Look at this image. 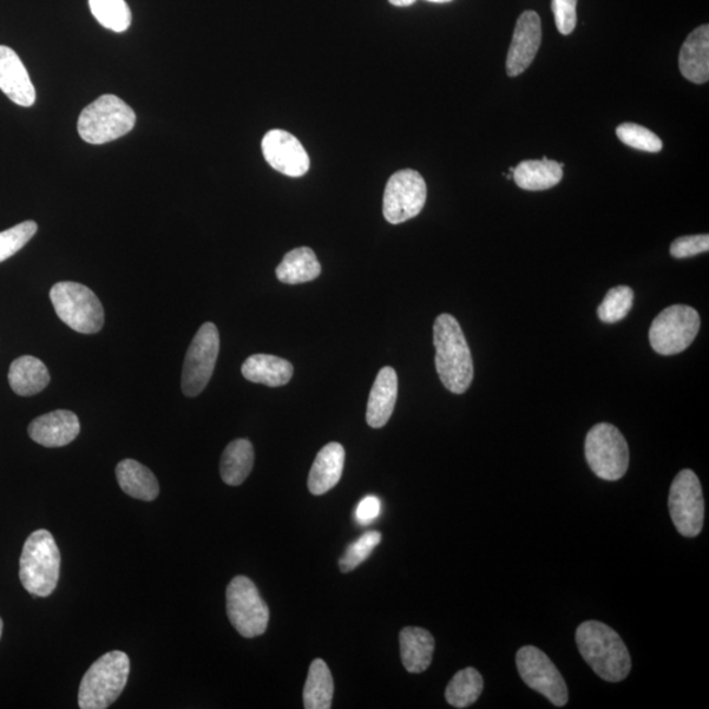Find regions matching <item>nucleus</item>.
Segmentation results:
<instances>
[{
  "mask_svg": "<svg viewBox=\"0 0 709 709\" xmlns=\"http://www.w3.org/2000/svg\"><path fill=\"white\" fill-rule=\"evenodd\" d=\"M634 306V291L627 286H619L609 291L597 307V317L604 324H616L627 317Z\"/></svg>",
  "mask_w": 709,
  "mask_h": 709,
  "instance_id": "obj_31",
  "label": "nucleus"
},
{
  "mask_svg": "<svg viewBox=\"0 0 709 709\" xmlns=\"http://www.w3.org/2000/svg\"><path fill=\"white\" fill-rule=\"evenodd\" d=\"M81 432V423L77 414L69 410H56L33 419L28 433L33 442L46 446V449H58L74 442Z\"/></svg>",
  "mask_w": 709,
  "mask_h": 709,
  "instance_id": "obj_16",
  "label": "nucleus"
},
{
  "mask_svg": "<svg viewBox=\"0 0 709 709\" xmlns=\"http://www.w3.org/2000/svg\"><path fill=\"white\" fill-rule=\"evenodd\" d=\"M116 477L125 495L131 498L151 502L160 495V484L153 472L136 460L127 458L118 463Z\"/></svg>",
  "mask_w": 709,
  "mask_h": 709,
  "instance_id": "obj_22",
  "label": "nucleus"
},
{
  "mask_svg": "<svg viewBox=\"0 0 709 709\" xmlns=\"http://www.w3.org/2000/svg\"><path fill=\"white\" fill-rule=\"evenodd\" d=\"M563 164L548 160L524 161L519 163L512 173L516 186L525 190H545L554 188L561 182Z\"/></svg>",
  "mask_w": 709,
  "mask_h": 709,
  "instance_id": "obj_25",
  "label": "nucleus"
},
{
  "mask_svg": "<svg viewBox=\"0 0 709 709\" xmlns=\"http://www.w3.org/2000/svg\"><path fill=\"white\" fill-rule=\"evenodd\" d=\"M130 673L128 654L114 650L105 653L84 674L79 686L78 705L82 709H105L120 698Z\"/></svg>",
  "mask_w": 709,
  "mask_h": 709,
  "instance_id": "obj_4",
  "label": "nucleus"
},
{
  "mask_svg": "<svg viewBox=\"0 0 709 709\" xmlns=\"http://www.w3.org/2000/svg\"><path fill=\"white\" fill-rule=\"evenodd\" d=\"M576 641L583 660L602 679L616 683L627 678L632 661L613 628L601 621H584L577 629Z\"/></svg>",
  "mask_w": 709,
  "mask_h": 709,
  "instance_id": "obj_2",
  "label": "nucleus"
},
{
  "mask_svg": "<svg viewBox=\"0 0 709 709\" xmlns=\"http://www.w3.org/2000/svg\"><path fill=\"white\" fill-rule=\"evenodd\" d=\"M616 135L627 147L648 151V153H659L663 148L661 138L654 135L652 130L641 127V125L621 124L620 127H617Z\"/></svg>",
  "mask_w": 709,
  "mask_h": 709,
  "instance_id": "obj_32",
  "label": "nucleus"
},
{
  "mask_svg": "<svg viewBox=\"0 0 709 709\" xmlns=\"http://www.w3.org/2000/svg\"><path fill=\"white\" fill-rule=\"evenodd\" d=\"M37 229L35 221H25L0 233V263L19 253L37 233Z\"/></svg>",
  "mask_w": 709,
  "mask_h": 709,
  "instance_id": "obj_34",
  "label": "nucleus"
},
{
  "mask_svg": "<svg viewBox=\"0 0 709 709\" xmlns=\"http://www.w3.org/2000/svg\"><path fill=\"white\" fill-rule=\"evenodd\" d=\"M61 554L48 530H37L26 538L20 557V581L33 596L46 597L56 590Z\"/></svg>",
  "mask_w": 709,
  "mask_h": 709,
  "instance_id": "obj_3",
  "label": "nucleus"
},
{
  "mask_svg": "<svg viewBox=\"0 0 709 709\" xmlns=\"http://www.w3.org/2000/svg\"><path fill=\"white\" fill-rule=\"evenodd\" d=\"M0 90L22 107H32L36 102L35 85L22 59L4 45H0Z\"/></svg>",
  "mask_w": 709,
  "mask_h": 709,
  "instance_id": "obj_17",
  "label": "nucleus"
},
{
  "mask_svg": "<svg viewBox=\"0 0 709 709\" xmlns=\"http://www.w3.org/2000/svg\"><path fill=\"white\" fill-rule=\"evenodd\" d=\"M321 265L312 248L298 247L289 252L276 268V276L284 284H302L321 275Z\"/></svg>",
  "mask_w": 709,
  "mask_h": 709,
  "instance_id": "obj_26",
  "label": "nucleus"
},
{
  "mask_svg": "<svg viewBox=\"0 0 709 709\" xmlns=\"http://www.w3.org/2000/svg\"><path fill=\"white\" fill-rule=\"evenodd\" d=\"M429 2H432V3H445V2H451V0H429Z\"/></svg>",
  "mask_w": 709,
  "mask_h": 709,
  "instance_id": "obj_39",
  "label": "nucleus"
},
{
  "mask_svg": "<svg viewBox=\"0 0 709 709\" xmlns=\"http://www.w3.org/2000/svg\"><path fill=\"white\" fill-rule=\"evenodd\" d=\"M700 328V317L694 307L673 305L662 311L649 330V340L656 353H681L693 344Z\"/></svg>",
  "mask_w": 709,
  "mask_h": 709,
  "instance_id": "obj_9",
  "label": "nucleus"
},
{
  "mask_svg": "<svg viewBox=\"0 0 709 709\" xmlns=\"http://www.w3.org/2000/svg\"><path fill=\"white\" fill-rule=\"evenodd\" d=\"M345 460L346 452L339 443H328L318 452L307 479L312 495H326L338 485L345 469Z\"/></svg>",
  "mask_w": 709,
  "mask_h": 709,
  "instance_id": "obj_19",
  "label": "nucleus"
},
{
  "mask_svg": "<svg viewBox=\"0 0 709 709\" xmlns=\"http://www.w3.org/2000/svg\"><path fill=\"white\" fill-rule=\"evenodd\" d=\"M50 300L58 318L72 330L81 334H96L102 330L104 309L90 288L79 282H57L50 289Z\"/></svg>",
  "mask_w": 709,
  "mask_h": 709,
  "instance_id": "obj_6",
  "label": "nucleus"
},
{
  "mask_svg": "<svg viewBox=\"0 0 709 709\" xmlns=\"http://www.w3.org/2000/svg\"><path fill=\"white\" fill-rule=\"evenodd\" d=\"M226 611L229 620L233 624L236 632L246 639H254V637L266 632L269 609L249 578L236 576L229 583Z\"/></svg>",
  "mask_w": 709,
  "mask_h": 709,
  "instance_id": "obj_8",
  "label": "nucleus"
},
{
  "mask_svg": "<svg viewBox=\"0 0 709 709\" xmlns=\"http://www.w3.org/2000/svg\"><path fill=\"white\" fill-rule=\"evenodd\" d=\"M254 466V446L247 439H236L222 453L220 473L223 483L240 486L246 481Z\"/></svg>",
  "mask_w": 709,
  "mask_h": 709,
  "instance_id": "obj_27",
  "label": "nucleus"
},
{
  "mask_svg": "<svg viewBox=\"0 0 709 709\" xmlns=\"http://www.w3.org/2000/svg\"><path fill=\"white\" fill-rule=\"evenodd\" d=\"M669 510L679 534L696 537L705 524V498L698 476L683 469L676 475L670 488Z\"/></svg>",
  "mask_w": 709,
  "mask_h": 709,
  "instance_id": "obj_11",
  "label": "nucleus"
},
{
  "mask_svg": "<svg viewBox=\"0 0 709 709\" xmlns=\"http://www.w3.org/2000/svg\"><path fill=\"white\" fill-rule=\"evenodd\" d=\"M398 377L392 367H385L377 374L367 405V423L381 429L392 417L397 403Z\"/></svg>",
  "mask_w": 709,
  "mask_h": 709,
  "instance_id": "obj_18",
  "label": "nucleus"
},
{
  "mask_svg": "<svg viewBox=\"0 0 709 709\" xmlns=\"http://www.w3.org/2000/svg\"><path fill=\"white\" fill-rule=\"evenodd\" d=\"M542 20L535 11H525L518 19L509 49L505 70L509 77L521 75L530 68L542 44Z\"/></svg>",
  "mask_w": 709,
  "mask_h": 709,
  "instance_id": "obj_15",
  "label": "nucleus"
},
{
  "mask_svg": "<svg viewBox=\"0 0 709 709\" xmlns=\"http://www.w3.org/2000/svg\"><path fill=\"white\" fill-rule=\"evenodd\" d=\"M9 383L18 396L31 397L49 385L50 374L42 360L25 354L11 364Z\"/></svg>",
  "mask_w": 709,
  "mask_h": 709,
  "instance_id": "obj_24",
  "label": "nucleus"
},
{
  "mask_svg": "<svg viewBox=\"0 0 709 709\" xmlns=\"http://www.w3.org/2000/svg\"><path fill=\"white\" fill-rule=\"evenodd\" d=\"M261 150L269 166L280 174L300 177L311 167L305 148L287 130H269L263 138Z\"/></svg>",
  "mask_w": 709,
  "mask_h": 709,
  "instance_id": "obj_14",
  "label": "nucleus"
},
{
  "mask_svg": "<svg viewBox=\"0 0 709 709\" xmlns=\"http://www.w3.org/2000/svg\"><path fill=\"white\" fill-rule=\"evenodd\" d=\"M334 681L330 669L324 660H314L309 667L304 687V707L306 709L332 708Z\"/></svg>",
  "mask_w": 709,
  "mask_h": 709,
  "instance_id": "obj_28",
  "label": "nucleus"
},
{
  "mask_svg": "<svg viewBox=\"0 0 709 709\" xmlns=\"http://www.w3.org/2000/svg\"><path fill=\"white\" fill-rule=\"evenodd\" d=\"M484 689V679L476 669L460 670L445 688V699L455 708H468L478 700Z\"/></svg>",
  "mask_w": 709,
  "mask_h": 709,
  "instance_id": "obj_29",
  "label": "nucleus"
},
{
  "mask_svg": "<svg viewBox=\"0 0 709 709\" xmlns=\"http://www.w3.org/2000/svg\"><path fill=\"white\" fill-rule=\"evenodd\" d=\"M577 3L578 0H551L550 7L554 11L556 26L563 36L570 35L576 30Z\"/></svg>",
  "mask_w": 709,
  "mask_h": 709,
  "instance_id": "obj_36",
  "label": "nucleus"
},
{
  "mask_svg": "<svg viewBox=\"0 0 709 709\" xmlns=\"http://www.w3.org/2000/svg\"><path fill=\"white\" fill-rule=\"evenodd\" d=\"M584 455L595 475L606 481H617L626 475L629 449L626 438L609 423H600L588 433Z\"/></svg>",
  "mask_w": 709,
  "mask_h": 709,
  "instance_id": "obj_7",
  "label": "nucleus"
},
{
  "mask_svg": "<svg viewBox=\"0 0 709 709\" xmlns=\"http://www.w3.org/2000/svg\"><path fill=\"white\" fill-rule=\"evenodd\" d=\"M242 374L252 383L278 387L291 381L293 365L274 354L256 353L243 363Z\"/></svg>",
  "mask_w": 709,
  "mask_h": 709,
  "instance_id": "obj_23",
  "label": "nucleus"
},
{
  "mask_svg": "<svg viewBox=\"0 0 709 709\" xmlns=\"http://www.w3.org/2000/svg\"><path fill=\"white\" fill-rule=\"evenodd\" d=\"M709 249V235H687L681 236V239L675 240L670 246V254L673 258L685 259L689 256L699 255L702 253H708Z\"/></svg>",
  "mask_w": 709,
  "mask_h": 709,
  "instance_id": "obj_35",
  "label": "nucleus"
},
{
  "mask_svg": "<svg viewBox=\"0 0 709 709\" xmlns=\"http://www.w3.org/2000/svg\"><path fill=\"white\" fill-rule=\"evenodd\" d=\"M427 199L423 176L416 170H400L387 181L383 212L385 220L398 225L422 212Z\"/></svg>",
  "mask_w": 709,
  "mask_h": 709,
  "instance_id": "obj_12",
  "label": "nucleus"
},
{
  "mask_svg": "<svg viewBox=\"0 0 709 709\" xmlns=\"http://www.w3.org/2000/svg\"><path fill=\"white\" fill-rule=\"evenodd\" d=\"M682 75L694 83H707L709 79V26L700 25L689 33L679 53Z\"/></svg>",
  "mask_w": 709,
  "mask_h": 709,
  "instance_id": "obj_20",
  "label": "nucleus"
},
{
  "mask_svg": "<svg viewBox=\"0 0 709 709\" xmlns=\"http://www.w3.org/2000/svg\"><path fill=\"white\" fill-rule=\"evenodd\" d=\"M433 345L437 372L446 390L455 394L468 391L475 377L470 348L451 314H440L433 324Z\"/></svg>",
  "mask_w": 709,
  "mask_h": 709,
  "instance_id": "obj_1",
  "label": "nucleus"
},
{
  "mask_svg": "<svg viewBox=\"0 0 709 709\" xmlns=\"http://www.w3.org/2000/svg\"><path fill=\"white\" fill-rule=\"evenodd\" d=\"M136 114L115 95L97 97L78 118L79 136L91 144H103L128 135L135 128Z\"/></svg>",
  "mask_w": 709,
  "mask_h": 709,
  "instance_id": "obj_5",
  "label": "nucleus"
},
{
  "mask_svg": "<svg viewBox=\"0 0 709 709\" xmlns=\"http://www.w3.org/2000/svg\"><path fill=\"white\" fill-rule=\"evenodd\" d=\"M381 542V534L377 531L365 532L357 542H353L340 558L339 568L341 573H350L363 563Z\"/></svg>",
  "mask_w": 709,
  "mask_h": 709,
  "instance_id": "obj_33",
  "label": "nucleus"
},
{
  "mask_svg": "<svg viewBox=\"0 0 709 709\" xmlns=\"http://www.w3.org/2000/svg\"><path fill=\"white\" fill-rule=\"evenodd\" d=\"M518 672L525 685L547 698L551 705L563 707L569 700L567 683L549 656L535 647H523L516 654Z\"/></svg>",
  "mask_w": 709,
  "mask_h": 709,
  "instance_id": "obj_13",
  "label": "nucleus"
},
{
  "mask_svg": "<svg viewBox=\"0 0 709 709\" xmlns=\"http://www.w3.org/2000/svg\"><path fill=\"white\" fill-rule=\"evenodd\" d=\"M399 648L400 660L407 672L419 674L431 665L435 640L429 630L406 627L399 634Z\"/></svg>",
  "mask_w": 709,
  "mask_h": 709,
  "instance_id": "obj_21",
  "label": "nucleus"
},
{
  "mask_svg": "<svg viewBox=\"0 0 709 709\" xmlns=\"http://www.w3.org/2000/svg\"><path fill=\"white\" fill-rule=\"evenodd\" d=\"M220 352V334L212 322L204 324L196 333L184 359L182 391L187 397H196L206 390Z\"/></svg>",
  "mask_w": 709,
  "mask_h": 709,
  "instance_id": "obj_10",
  "label": "nucleus"
},
{
  "mask_svg": "<svg viewBox=\"0 0 709 709\" xmlns=\"http://www.w3.org/2000/svg\"><path fill=\"white\" fill-rule=\"evenodd\" d=\"M3 634V620L0 619V637H2Z\"/></svg>",
  "mask_w": 709,
  "mask_h": 709,
  "instance_id": "obj_40",
  "label": "nucleus"
},
{
  "mask_svg": "<svg viewBox=\"0 0 709 709\" xmlns=\"http://www.w3.org/2000/svg\"><path fill=\"white\" fill-rule=\"evenodd\" d=\"M92 15L104 28L125 32L131 23V12L125 0H89Z\"/></svg>",
  "mask_w": 709,
  "mask_h": 709,
  "instance_id": "obj_30",
  "label": "nucleus"
},
{
  "mask_svg": "<svg viewBox=\"0 0 709 709\" xmlns=\"http://www.w3.org/2000/svg\"><path fill=\"white\" fill-rule=\"evenodd\" d=\"M391 4L397 7H407L411 5L416 0H390Z\"/></svg>",
  "mask_w": 709,
  "mask_h": 709,
  "instance_id": "obj_38",
  "label": "nucleus"
},
{
  "mask_svg": "<svg viewBox=\"0 0 709 709\" xmlns=\"http://www.w3.org/2000/svg\"><path fill=\"white\" fill-rule=\"evenodd\" d=\"M381 512V501L377 497L368 496L358 504L354 510V521L360 525L372 524L379 518Z\"/></svg>",
  "mask_w": 709,
  "mask_h": 709,
  "instance_id": "obj_37",
  "label": "nucleus"
}]
</instances>
